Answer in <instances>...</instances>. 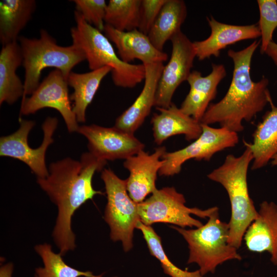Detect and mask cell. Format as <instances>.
<instances>
[{
	"label": "cell",
	"instance_id": "cell-1",
	"mask_svg": "<svg viewBox=\"0 0 277 277\" xmlns=\"http://www.w3.org/2000/svg\"><path fill=\"white\" fill-rule=\"evenodd\" d=\"M106 163L89 152H85L80 161L66 157L51 163L48 175L37 178L41 188L57 207L52 237L62 255L76 247L71 227L75 212L95 195L103 194L93 188L92 179L95 172L102 171Z\"/></svg>",
	"mask_w": 277,
	"mask_h": 277
},
{
	"label": "cell",
	"instance_id": "cell-2",
	"mask_svg": "<svg viewBox=\"0 0 277 277\" xmlns=\"http://www.w3.org/2000/svg\"><path fill=\"white\" fill-rule=\"evenodd\" d=\"M260 44L261 40L254 41L242 50L228 51L233 63L230 85L221 101L209 105L201 124L219 123L221 127L238 133L244 129L243 121H251L269 103L271 98L268 89L269 80L263 77L255 82L250 75L252 58Z\"/></svg>",
	"mask_w": 277,
	"mask_h": 277
},
{
	"label": "cell",
	"instance_id": "cell-3",
	"mask_svg": "<svg viewBox=\"0 0 277 277\" xmlns=\"http://www.w3.org/2000/svg\"><path fill=\"white\" fill-rule=\"evenodd\" d=\"M253 159L251 150L246 147L240 156L228 154L221 166L207 175L210 180L222 185L228 193L231 205L228 243L236 249L241 247L246 231L258 215L247 184L248 169Z\"/></svg>",
	"mask_w": 277,
	"mask_h": 277
},
{
	"label": "cell",
	"instance_id": "cell-4",
	"mask_svg": "<svg viewBox=\"0 0 277 277\" xmlns=\"http://www.w3.org/2000/svg\"><path fill=\"white\" fill-rule=\"evenodd\" d=\"M75 25L70 30L72 44L81 49L91 70L108 66L111 77L118 87L132 88L145 79V66L123 62L106 35L88 24L76 10Z\"/></svg>",
	"mask_w": 277,
	"mask_h": 277
},
{
	"label": "cell",
	"instance_id": "cell-5",
	"mask_svg": "<svg viewBox=\"0 0 277 277\" xmlns=\"http://www.w3.org/2000/svg\"><path fill=\"white\" fill-rule=\"evenodd\" d=\"M39 34L38 38L19 36L18 38L25 69L22 98L31 95L38 87L44 69L55 68L67 80L72 69L86 60L82 50L75 45H58L56 39L45 29L41 30Z\"/></svg>",
	"mask_w": 277,
	"mask_h": 277
},
{
	"label": "cell",
	"instance_id": "cell-6",
	"mask_svg": "<svg viewBox=\"0 0 277 277\" xmlns=\"http://www.w3.org/2000/svg\"><path fill=\"white\" fill-rule=\"evenodd\" d=\"M208 218L205 225L194 229L171 227L188 244L187 264H197L203 276L214 273L216 267L226 261L242 259L238 249L228 243L229 225L220 219L217 207Z\"/></svg>",
	"mask_w": 277,
	"mask_h": 277
},
{
	"label": "cell",
	"instance_id": "cell-7",
	"mask_svg": "<svg viewBox=\"0 0 277 277\" xmlns=\"http://www.w3.org/2000/svg\"><path fill=\"white\" fill-rule=\"evenodd\" d=\"M101 177L107 195L104 219L110 229V238L121 241L124 251H128L133 247V231L140 221L138 203L129 195L126 179H120L110 169H104Z\"/></svg>",
	"mask_w": 277,
	"mask_h": 277
},
{
	"label": "cell",
	"instance_id": "cell-8",
	"mask_svg": "<svg viewBox=\"0 0 277 277\" xmlns=\"http://www.w3.org/2000/svg\"><path fill=\"white\" fill-rule=\"evenodd\" d=\"M185 203L184 195L173 187L157 189L149 197L138 203L140 221L147 226L156 223H165L184 228L186 227L197 228L203 225L202 223L191 215L201 218L209 217L216 208L213 207L202 210L188 207Z\"/></svg>",
	"mask_w": 277,
	"mask_h": 277
},
{
	"label": "cell",
	"instance_id": "cell-9",
	"mask_svg": "<svg viewBox=\"0 0 277 277\" xmlns=\"http://www.w3.org/2000/svg\"><path fill=\"white\" fill-rule=\"evenodd\" d=\"M19 127L14 133L0 138V155L18 160L25 163L37 176L44 179L49 174L45 162L46 153L53 142V135L58 120L55 117H48L42 125L44 137L41 145L33 149L28 144L29 132L34 126V121L19 117Z\"/></svg>",
	"mask_w": 277,
	"mask_h": 277
},
{
	"label": "cell",
	"instance_id": "cell-10",
	"mask_svg": "<svg viewBox=\"0 0 277 277\" xmlns=\"http://www.w3.org/2000/svg\"><path fill=\"white\" fill-rule=\"evenodd\" d=\"M202 124V132L195 141L185 148L162 156L164 163L159 174L172 176L179 173L183 164L190 159L209 161L216 152L234 147L239 142L238 133L221 127L215 128Z\"/></svg>",
	"mask_w": 277,
	"mask_h": 277
},
{
	"label": "cell",
	"instance_id": "cell-11",
	"mask_svg": "<svg viewBox=\"0 0 277 277\" xmlns=\"http://www.w3.org/2000/svg\"><path fill=\"white\" fill-rule=\"evenodd\" d=\"M68 86L67 79L60 70L51 71L30 97L22 98L20 116L51 108L61 114L69 132H77L80 126L70 104Z\"/></svg>",
	"mask_w": 277,
	"mask_h": 277
},
{
	"label": "cell",
	"instance_id": "cell-12",
	"mask_svg": "<svg viewBox=\"0 0 277 277\" xmlns=\"http://www.w3.org/2000/svg\"><path fill=\"white\" fill-rule=\"evenodd\" d=\"M171 57L164 66L158 83L155 101L156 108H166L172 104V98L177 87L187 81L196 57L193 42L181 30L170 39Z\"/></svg>",
	"mask_w": 277,
	"mask_h": 277
},
{
	"label": "cell",
	"instance_id": "cell-13",
	"mask_svg": "<svg viewBox=\"0 0 277 277\" xmlns=\"http://www.w3.org/2000/svg\"><path fill=\"white\" fill-rule=\"evenodd\" d=\"M77 132L88 140L89 152L107 161L127 159L144 150V144L133 134L114 126L104 127L92 124L79 127Z\"/></svg>",
	"mask_w": 277,
	"mask_h": 277
},
{
	"label": "cell",
	"instance_id": "cell-14",
	"mask_svg": "<svg viewBox=\"0 0 277 277\" xmlns=\"http://www.w3.org/2000/svg\"><path fill=\"white\" fill-rule=\"evenodd\" d=\"M166 152V147L161 146L152 154L143 150L125 160L124 166L129 172L126 179L127 189L135 203L144 201L148 194L157 189V174L164 163L162 158Z\"/></svg>",
	"mask_w": 277,
	"mask_h": 277
},
{
	"label": "cell",
	"instance_id": "cell-15",
	"mask_svg": "<svg viewBox=\"0 0 277 277\" xmlns=\"http://www.w3.org/2000/svg\"><path fill=\"white\" fill-rule=\"evenodd\" d=\"M226 70L222 64H212V71L203 76L198 71H192L187 81L190 90L180 108L186 114L200 122L217 93V86L226 76Z\"/></svg>",
	"mask_w": 277,
	"mask_h": 277
},
{
	"label": "cell",
	"instance_id": "cell-16",
	"mask_svg": "<svg viewBox=\"0 0 277 277\" xmlns=\"http://www.w3.org/2000/svg\"><path fill=\"white\" fill-rule=\"evenodd\" d=\"M144 66L145 76L143 89L133 103L116 118L114 125L115 127L133 134L155 106L157 87L164 67L161 62Z\"/></svg>",
	"mask_w": 277,
	"mask_h": 277
},
{
	"label": "cell",
	"instance_id": "cell-17",
	"mask_svg": "<svg viewBox=\"0 0 277 277\" xmlns=\"http://www.w3.org/2000/svg\"><path fill=\"white\" fill-rule=\"evenodd\" d=\"M211 34L206 39L193 42L196 57L203 61L211 56L218 57L221 51L239 41L255 39L261 36L256 24L234 25L216 21L213 17H207Z\"/></svg>",
	"mask_w": 277,
	"mask_h": 277
},
{
	"label": "cell",
	"instance_id": "cell-18",
	"mask_svg": "<svg viewBox=\"0 0 277 277\" xmlns=\"http://www.w3.org/2000/svg\"><path fill=\"white\" fill-rule=\"evenodd\" d=\"M104 31L115 45L120 58L125 63H130L137 59L145 65L163 63L168 59L167 54L156 49L148 35L138 29L121 31L105 25Z\"/></svg>",
	"mask_w": 277,
	"mask_h": 277
},
{
	"label": "cell",
	"instance_id": "cell-19",
	"mask_svg": "<svg viewBox=\"0 0 277 277\" xmlns=\"http://www.w3.org/2000/svg\"><path fill=\"white\" fill-rule=\"evenodd\" d=\"M247 249L253 252H268L270 261L277 266V205L263 201L258 215L243 237Z\"/></svg>",
	"mask_w": 277,
	"mask_h": 277
},
{
	"label": "cell",
	"instance_id": "cell-20",
	"mask_svg": "<svg viewBox=\"0 0 277 277\" xmlns=\"http://www.w3.org/2000/svg\"><path fill=\"white\" fill-rule=\"evenodd\" d=\"M159 113L151 119L155 143L161 145L169 137L184 134L188 141L197 139L202 132L201 123L184 113L175 105L168 108H156Z\"/></svg>",
	"mask_w": 277,
	"mask_h": 277
},
{
	"label": "cell",
	"instance_id": "cell-21",
	"mask_svg": "<svg viewBox=\"0 0 277 277\" xmlns=\"http://www.w3.org/2000/svg\"><path fill=\"white\" fill-rule=\"evenodd\" d=\"M269 104L271 110L265 114L258 125L253 134L252 143L244 142L253 155L252 170L264 167L277 154V107L271 98Z\"/></svg>",
	"mask_w": 277,
	"mask_h": 277
},
{
	"label": "cell",
	"instance_id": "cell-22",
	"mask_svg": "<svg viewBox=\"0 0 277 277\" xmlns=\"http://www.w3.org/2000/svg\"><path fill=\"white\" fill-rule=\"evenodd\" d=\"M23 64V57L18 42L2 46L0 52V104H13L23 96L24 85L16 74Z\"/></svg>",
	"mask_w": 277,
	"mask_h": 277
},
{
	"label": "cell",
	"instance_id": "cell-23",
	"mask_svg": "<svg viewBox=\"0 0 277 277\" xmlns=\"http://www.w3.org/2000/svg\"><path fill=\"white\" fill-rule=\"evenodd\" d=\"M34 0H4L0 2V41L2 46L17 42L21 31L35 11Z\"/></svg>",
	"mask_w": 277,
	"mask_h": 277
},
{
	"label": "cell",
	"instance_id": "cell-24",
	"mask_svg": "<svg viewBox=\"0 0 277 277\" xmlns=\"http://www.w3.org/2000/svg\"><path fill=\"white\" fill-rule=\"evenodd\" d=\"M111 72V69L106 66L88 72L72 71L69 74L67 83L74 89L70 98L73 102L72 109L78 123L85 122L87 107L92 101L103 78Z\"/></svg>",
	"mask_w": 277,
	"mask_h": 277
},
{
	"label": "cell",
	"instance_id": "cell-25",
	"mask_svg": "<svg viewBox=\"0 0 277 277\" xmlns=\"http://www.w3.org/2000/svg\"><path fill=\"white\" fill-rule=\"evenodd\" d=\"M187 14L184 1L167 0L148 34L156 49L163 51L165 43L181 31Z\"/></svg>",
	"mask_w": 277,
	"mask_h": 277
},
{
	"label": "cell",
	"instance_id": "cell-26",
	"mask_svg": "<svg viewBox=\"0 0 277 277\" xmlns=\"http://www.w3.org/2000/svg\"><path fill=\"white\" fill-rule=\"evenodd\" d=\"M36 252L41 258L43 267L35 269V277H103V274L94 275L89 271H82L67 265L60 253H55L48 243L34 247Z\"/></svg>",
	"mask_w": 277,
	"mask_h": 277
},
{
	"label": "cell",
	"instance_id": "cell-27",
	"mask_svg": "<svg viewBox=\"0 0 277 277\" xmlns=\"http://www.w3.org/2000/svg\"><path fill=\"white\" fill-rule=\"evenodd\" d=\"M142 0H110L107 4L105 25L121 31L138 29Z\"/></svg>",
	"mask_w": 277,
	"mask_h": 277
},
{
	"label": "cell",
	"instance_id": "cell-28",
	"mask_svg": "<svg viewBox=\"0 0 277 277\" xmlns=\"http://www.w3.org/2000/svg\"><path fill=\"white\" fill-rule=\"evenodd\" d=\"M136 228L142 232L151 255L160 262L165 273L171 277H205L199 270L189 271L175 266L169 259L163 249L161 239L151 226H147L140 221Z\"/></svg>",
	"mask_w": 277,
	"mask_h": 277
},
{
	"label": "cell",
	"instance_id": "cell-29",
	"mask_svg": "<svg viewBox=\"0 0 277 277\" xmlns=\"http://www.w3.org/2000/svg\"><path fill=\"white\" fill-rule=\"evenodd\" d=\"M260 11L258 26L261 32V53H265L268 45L272 41L273 33L277 28V1L258 0Z\"/></svg>",
	"mask_w": 277,
	"mask_h": 277
},
{
	"label": "cell",
	"instance_id": "cell-30",
	"mask_svg": "<svg viewBox=\"0 0 277 277\" xmlns=\"http://www.w3.org/2000/svg\"><path fill=\"white\" fill-rule=\"evenodd\" d=\"M76 11L90 25L104 31L107 4L104 0H74Z\"/></svg>",
	"mask_w": 277,
	"mask_h": 277
},
{
	"label": "cell",
	"instance_id": "cell-31",
	"mask_svg": "<svg viewBox=\"0 0 277 277\" xmlns=\"http://www.w3.org/2000/svg\"><path fill=\"white\" fill-rule=\"evenodd\" d=\"M167 0H142L138 29L148 35Z\"/></svg>",
	"mask_w": 277,
	"mask_h": 277
},
{
	"label": "cell",
	"instance_id": "cell-32",
	"mask_svg": "<svg viewBox=\"0 0 277 277\" xmlns=\"http://www.w3.org/2000/svg\"><path fill=\"white\" fill-rule=\"evenodd\" d=\"M265 53L274 62L277 67V43L272 41L268 45Z\"/></svg>",
	"mask_w": 277,
	"mask_h": 277
},
{
	"label": "cell",
	"instance_id": "cell-33",
	"mask_svg": "<svg viewBox=\"0 0 277 277\" xmlns=\"http://www.w3.org/2000/svg\"><path fill=\"white\" fill-rule=\"evenodd\" d=\"M272 166H276L277 165V154L275 155L271 162Z\"/></svg>",
	"mask_w": 277,
	"mask_h": 277
},
{
	"label": "cell",
	"instance_id": "cell-34",
	"mask_svg": "<svg viewBox=\"0 0 277 277\" xmlns=\"http://www.w3.org/2000/svg\"><path fill=\"white\" fill-rule=\"evenodd\" d=\"M114 277H117V276H114Z\"/></svg>",
	"mask_w": 277,
	"mask_h": 277
},
{
	"label": "cell",
	"instance_id": "cell-35",
	"mask_svg": "<svg viewBox=\"0 0 277 277\" xmlns=\"http://www.w3.org/2000/svg\"><path fill=\"white\" fill-rule=\"evenodd\" d=\"M274 277H276V276H274Z\"/></svg>",
	"mask_w": 277,
	"mask_h": 277
}]
</instances>
